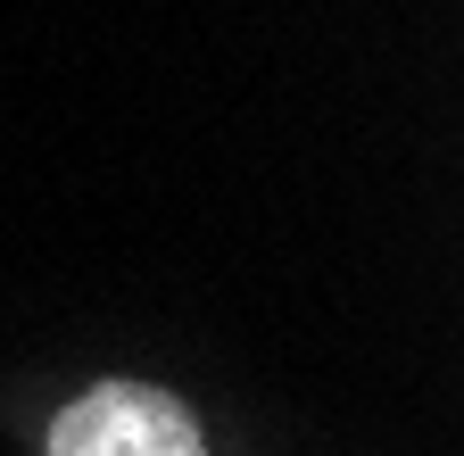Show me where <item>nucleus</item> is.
Wrapping results in <instances>:
<instances>
[{"label":"nucleus","instance_id":"obj_1","mask_svg":"<svg viewBox=\"0 0 464 456\" xmlns=\"http://www.w3.org/2000/svg\"><path fill=\"white\" fill-rule=\"evenodd\" d=\"M50 456H208V432L158 382H100L50 423Z\"/></svg>","mask_w":464,"mask_h":456}]
</instances>
